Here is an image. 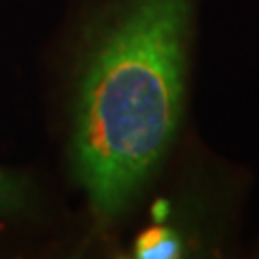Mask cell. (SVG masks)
<instances>
[{
  "mask_svg": "<svg viewBox=\"0 0 259 259\" xmlns=\"http://www.w3.org/2000/svg\"><path fill=\"white\" fill-rule=\"evenodd\" d=\"M194 0H112L91 22L71 153L100 223L132 205L180 127Z\"/></svg>",
  "mask_w": 259,
  "mask_h": 259,
  "instance_id": "cell-1",
  "label": "cell"
},
{
  "mask_svg": "<svg viewBox=\"0 0 259 259\" xmlns=\"http://www.w3.org/2000/svg\"><path fill=\"white\" fill-rule=\"evenodd\" d=\"M180 250L182 244L171 229H166L164 225H153L139 236L134 246V255L141 259H168V257H177Z\"/></svg>",
  "mask_w": 259,
  "mask_h": 259,
  "instance_id": "cell-2",
  "label": "cell"
},
{
  "mask_svg": "<svg viewBox=\"0 0 259 259\" xmlns=\"http://www.w3.org/2000/svg\"><path fill=\"white\" fill-rule=\"evenodd\" d=\"M28 201L26 186L15 175L0 171V212H15Z\"/></svg>",
  "mask_w": 259,
  "mask_h": 259,
  "instance_id": "cell-3",
  "label": "cell"
}]
</instances>
